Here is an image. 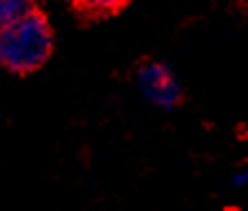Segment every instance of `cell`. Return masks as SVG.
Listing matches in <instances>:
<instances>
[{
    "mask_svg": "<svg viewBox=\"0 0 248 211\" xmlns=\"http://www.w3.org/2000/svg\"><path fill=\"white\" fill-rule=\"evenodd\" d=\"M51 27L36 9L0 29V65L14 73L36 71L51 56Z\"/></svg>",
    "mask_w": 248,
    "mask_h": 211,
    "instance_id": "6da1fadb",
    "label": "cell"
},
{
    "mask_svg": "<svg viewBox=\"0 0 248 211\" xmlns=\"http://www.w3.org/2000/svg\"><path fill=\"white\" fill-rule=\"evenodd\" d=\"M138 89L140 93L157 109H175L182 100V85L173 69L160 60H149L138 69Z\"/></svg>",
    "mask_w": 248,
    "mask_h": 211,
    "instance_id": "7a4b0ae2",
    "label": "cell"
},
{
    "mask_svg": "<svg viewBox=\"0 0 248 211\" xmlns=\"http://www.w3.org/2000/svg\"><path fill=\"white\" fill-rule=\"evenodd\" d=\"M33 11V0H0V29Z\"/></svg>",
    "mask_w": 248,
    "mask_h": 211,
    "instance_id": "3957f363",
    "label": "cell"
},
{
    "mask_svg": "<svg viewBox=\"0 0 248 211\" xmlns=\"http://www.w3.org/2000/svg\"><path fill=\"white\" fill-rule=\"evenodd\" d=\"M84 14L89 16H111L126 5V0H78Z\"/></svg>",
    "mask_w": 248,
    "mask_h": 211,
    "instance_id": "277c9868",
    "label": "cell"
},
{
    "mask_svg": "<svg viewBox=\"0 0 248 211\" xmlns=\"http://www.w3.org/2000/svg\"><path fill=\"white\" fill-rule=\"evenodd\" d=\"M231 185L235 187V189H242V187H246L248 185V169L235 171V174L231 176Z\"/></svg>",
    "mask_w": 248,
    "mask_h": 211,
    "instance_id": "5b68a950",
    "label": "cell"
}]
</instances>
